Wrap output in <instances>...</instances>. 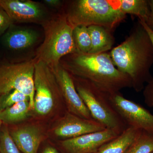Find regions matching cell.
Listing matches in <instances>:
<instances>
[{"instance_id":"2","label":"cell","mask_w":153,"mask_h":153,"mask_svg":"<svg viewBox=\"0 0 153 153\" xmlns=\"http://www.w3.org/2000/svg\"><path fill=\"white\" fill-rule=\"evenodd\" d=\"M66 56L63 67L71 76L86 80L104 92L113 94L132 88L129 76L118 70L109 53H76Z\"/></svg>"},{"instance_id":"8","label":"cell","mask_w":153,"mask_h":153,"mask_svg":"<svg viewBox=\"0 0 153 153\" xmlns=\"http://www.w3.org/2000/svg\"><path fill=\"white\" fill-rule=\"evenodd\" d=\"M115 109L128 127L153 134V114L140 105L126 98L120 92L110 95Z\"/></svg>"},{"instance_id":"18","label":"cell","mask_w":153,"mask_h":153,"mask_svg":"<svg viewBox=\"0 0 153 153\" xmlns=\"http://www.w3.org/2000/svg\"><path fill=\"white\" fill-rule=\"evenodd\" d=\"M31 110L30 102H21L0 111V119L4 124L21 122L27 118Z\"/></svg>"},{"instance_id":"25","label":"cell","mask_w":153,"mask_h":153,"mask_svg":"<svg viewBox=\"0 0 153 153\" xmlns=\"http://www.w3.org/2000/svg\"><path fill=\"white\" fill-rule=\"evenodd\" d=\"M148 2L149 6L150 14L149 19L146 23L153 31V0H148Z\"/></svg>"},{"instance_id":"24","label":"cell","mask_w":153,"mask_h":153,"mask_svg":"<svg viewBox=\"0 0 153 153\" xmlns=\"http://www.w3.org/2000/svg\"><path fill=\"white\" fill-rule=\"evenodd\" d=\"M143 89L145 103L149 106L153 107V79L147 83Z\"/></svg>"},{"instance_id":"23","label":"cell","mask_w":153,"mask_h":153,"mask_svg":"<svg viewBox=\"0 0 153 153\" xmlns=\"http://www.w3.org/2000/svg\"><path fill=\"white\" fill-rule=\"evenodd\" d=\"M13 24L8 14L0 6V37L6 33Z\"/></svg>"},{"instance_id":"20","label":"cell","mask_w":153,"mask_h":153,"mask_svg":"<svg viewBox=\"0 0 153 153\" xmlns=\"http://www.w3.org/2000/svg\"><path fill=\"white\" fill-rule=\"evenodd\" d=\"M153 152V134L142 131L125 153Z\"/></svg>"},{"instance_id":"28","label":"cell","mask_w":153,"mask_h":153,"mask_svg":"<svg viewBox=\"0 0 153 153\" xmlns=\"http://www.w3.org/2000/svg\"><path fill=\"white\" fill-rule=\"evenodd\" d=\"M42 153H59L55 148L49 147L45 149Z\"/></svg>"},{"instance_id":"17","label":"cell","mask_w":153,"mask_h":153,"mask_svg":"<svg viewBox=\"0 0 153 153\" xmlns=\"http://www.w3.org/2000/svg\"><path fill=\"white\" fill-rule=\"evenodd\" d=\"M115 7L125 15L137 16L138 19L146 22L149 19L150 8L148 0L112 1Z\"/></svg>"},{"instance_id":"13","label":"cell","mask_w":153,"mask_h":153,"mask_svg":"<svg viewBox=\"0 0 153 153\" xmlns=\"http://www.w3.org/2000/svg\"><path fill=\"white\" fill-rule=\"evenodd\" d=\"M118 135L113 131L105 128L101 131L63 140L61 144L67 153H96L102 145Z\"/></svg>"},{"instance_id":"27","label":"cell","mask_w":153,"mask_h":153,"mask_svg":"<svg viewBox=\"0 0 153 153\" xmlns=\"http://www.w3.org/2000/svg\"><path fill=\"white\" fill-rule=\"evenodd\" d=\"M44 2L47 5L54 7H60L61 4V1L59 0H44Z\"/></svg>"},{"instance_id":"21","label":"cell","mask_w":153,"mask_h":153,"mask_svg":"<svg viewBox=\"0 0 153 153\" xmlns=\"http://www.w3.org/2000/svg\"><path fill=\"white\" fill-rule=\"evenodd\" d=\"M0 153H21L11 136L7 126L4 124L0 132Z\"/></svg>"},{"instance_id":"22","label":"cell","mask_w":153,"mask_h":153,"mask_svg":"<svg viewBox=\"0 0 153 153\" xmlns=\"http://www.w3.org/2000/svg\"><path fill=\"white\" fill-rule=\"evenodd\" d=\"M24 101L30 102V98L25 94L17 90L0 95V111Z\"/></svg>"},{"instance_id":"16","label":"cell","mask_w":153,"mask_h":153,"mask_svg":"<svg viewBox=\"0 0 153 153\" xmlns=\"http://www.w3.org/2000/svg\"><path fill=\"white\" fill-rule=\"evenodd\" d=\"M88 27L91 39V47L88 54L105 53L112 49L114 38L111 31L104 27L95 25Z\"/></svg>"},{"instance_id":"19","label":"cell","mask_w":153,"mask_h":153,"mask_svg":"<svg viewBox=\"0 0 153 153\" xmlns=\"http://www.w3.org/2000/svg\"><path fill=\"white\" fill-rule=\"evenodd\" d=\"M73 37L78 53L88 54L91 47V39L88 27L83 26L75 27Z\"/></svg>"},{"instance_id":"15","label":"cell","mask_w":153,"mask_h":153,"mask_svg":"<svg viewBox=\"0 0 153 153\" xmlns=\"http://www.w3.org/2000/svg\"><path fill=\"white\" fill-rule=\"evenodd\" d=\"M142 131L128 127L122 133L102 145L96 153H125Z\"/></svg>"},{"instance_id":"26","label":"cell","mask_w":153,"mask_h":153,"mask_svg":"<svg viewBox=\"0 0 153 153\" xmlns=\"http://www.w3.org/2000/svg\"><path fill=\"white\" fill-rule=\"evenodd\" d=\"M138 21L143 25V27H144L149 37L150 38L151 41H152V44L153 46V31H152L150 28L148 27L144 21H142V20H139V19H138Z\"/></svg>"},{"instance_id":"30","label":"cell","mask_w":153,"mask_h":153,"mask_svg":"<svg viewBox=\"0 0 153 153\" xmlns=\"http://www.w3.org/2000/svg\"><path fill=\"white\" fill-rule=\"evenodd\" d=\"M152 153H153V152H152Z\"/></svg>"},{"instance_id":"6","label":"cell","mask_w":153,"mask_h":153,"mask_svg":"<svg viewBox=\"0 0 153 153\" xmlns=\"http://www.w3.org/2000/svg\"><path fill=\"white\" fill-rule=\"evenodd\" d=\"M36 60L35 58L24 62L11 63L0 60V95L14 90L21 91L29 97L30 108L33 110Z\"/></svg>"},{"instance_id":"29","label":"cell","mask_w":153,"mask_h":153,"mask_svg":"<svg viewBox=\"0 0 153 153\" xmlns=\"http://www.w3.org/2000/svg\"><path fill=\"white\" fill-rule=\"evenodd\" d=\"M2 122L1 120V119H0V132H1V128L2 124Z\"/></svg>"},{"instance_id":"10","label":"cell","mask_w":153,"mask_h":153,"mask_svg":"<svg viewBox=\"0 0 153 153\" xmlns=\"http://www.w3.org/2000/svg\"><path fill=\"white\" fill-rule=\"evenodd\" d=\"M51 69L68 112L82 118L93 120L76 90L71 74L60 64Z\"/></svg>"},{"instance_id":"3","label":"cell","mask_w":153,"mask_h":153,"mask_svg":"<svg viewBox=\"0 0 153 153\" xmlns=\"http://www.w3.org/2000/svg\"><path fill=\"white\" fill-rule=\"evenodd\" d=\"M42 26L44 39L37 49V60L52 68L60 64L62 57L78 53L73 37L74 27L64 13L51 17Z\"/></svg>"},{"instance_id":"12","label":"cell","mask_w":153,"mask_h":153,"mask_svg":"<svg viewBox=\"0 0 153 153\" xmlns=\"http://www.w3.org/2000/svg\"><path fill=\"white\" fill-rule=\"evenodd\" d=\"M105 128L94 120L82 118L67 111L55 126L54 132L58 137L65 140Z\"/></svg>"},{"instance_id":"4","label":"cell","mask_w":153,"mask_h":153,"mask_svg":"<svg viewBox=\"0 0 153 153\" xmlns=\"http://www.w3.org/2000/svg\"><path fill=\"white\" fill-rule=\"evenodd\" d=\"M68 3L64 13L74 27L95 25L112 32L126 18L112 1L75 0Z\"/></svg>"},{"instance_id":"5","label":"cell","mask_w":153,"mask_h":153,"mask_svg":"<svg viewBox=\"0 0 153 153\" xmlns=\"http://www.w3.org/2000/svg\"><path fill=\"white\" fill-rule=\"evenodd\" d=\"M71 76L78 94L93 120L118 135L128 128L113 105L111 94L86 80Z\"/></svg>"},{"instance_id":"1","label":"cell","mask_w":153,"mask_h":153,"mask_svg":"<svg viewBox=\"0 0 153 153\" xmlns=\"http://www.w3.org/2000/svg\"><path fill=\"white\" fill-rule=\"evenodd\" d=\"M118 70L128 75L132 88L137 92L144 88L153 79L150 70L153 65V46L142 25L138 22L129 36L109 53Z\"/></svg>"},{"instance_id":"14","label":"cell","mask_w":153,"mask_h":153,"mask_svg":"<svg viewBox=\"0 0 153 153\" xmlns=\"http://www.w3.org/2000/svg\"><path fill=\"white\" fill-rule=\"evenodd\" d=\"M10 131L12 139L23 153H37L43 136L39 128L33 126H25Z\"/></svg>"},{"instance_id":"11","label":"cell","mask_w":153,"mask_h":153,"mask_svg":"<svg viewBox=\"0 0 153 153\" xmlns=\"http://www.w3.org/2000/svg\"><path fill=\"white\" fill-rule=\"evenodd\" d=\"M38 38L36 31L18 27L13 24L0 37V44L4 53L3 60L11 62L14 55L33 46Z\"/></svg>"},{"instance_id":"9","label":"cell","mask_w":153,"mask_h":153,"mask_svg":"<svg viewBox=\"0 0 153 153\" xmlns=\"http://www.w3.org/2000/svg\"><path fill=\"white\" fill-rule=\"evenodd\" d=\"M0 6L14 25L33 23L43 25L52 17L41 4L30 0H0Z\"/></svg>"},{"instance_id":"7","label":"cell","mask_w":153,"mask_h":153,"mask_svg":"<svg viewBox=\"0 0 153 153\" xmlns=\"http://www.w3.org/2000/svg\"><path fill=\"white\" fill-rule=\"evenodd\" d=\"M34 81L33 110L40 115H46L53 109L57 97L62 96L52 69L46 63L37 59Z\"/></svg>"}]
</instances>
